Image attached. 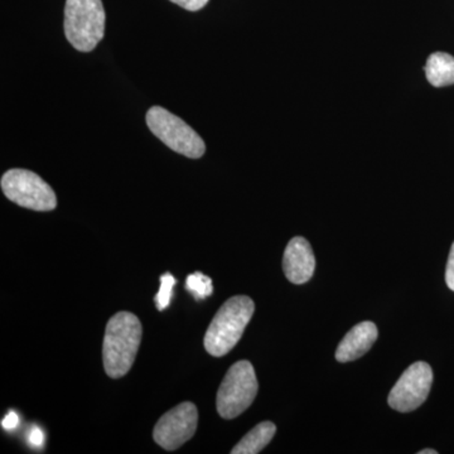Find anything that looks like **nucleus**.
Wrapping results in <instances>:
<instances>
[{"mask_svg":"<svg viewBox=\"0 0 454 454\" xmlns=\"http://www.w3.org/2000/svg\"><path fill=\"white\" fill-rule=\"evenodd\" d=\"M427 80L434 88L454 85V57L446 52L432 53L427 59Z\"/></svg>","mask_w":454,"mask_h":454,"instance_id":"11","label":"nucleus"},{"mask_svg":"<svg viewBox=\"0 0 454 454\" xmlns=\"http://www.w3.org/2000/svg\"><path fill=\"white\" fill-rule=\"evenodd\" d=\"M433 384L432 367L418 361L405 370L391 389L387 403L394 411L409 413L426 402Z\"/></svg>","mask_w":454,"mask_h":454,"instance_id":"7","label":"nucleus"},{"mask_svg":"<svg viewBox=\"0 0 454 454\" xmlns=\"http://www.w3.org/2000/svg\"><path fill=\"white\" fill-rule=\"evenodd\" d=\"M18 423H20V418H18L16 411H9V413L5 415L4 419H3L2 426L3 428L11 430L17 428Z\"/></svg>","mask_w":454,"mask_h":454,"instance_id":"18","label":"nucleus"},{"mask_svg":"<svg viewBox=\"0 0 454 454\" xmlns=\"http://www.w3.org/2000/svg\"><path fill=\"white\" fill-rule=\"evenodd\" d=\"M145 121L152 133L178 154L192 160L205 154L206 146L201 137L181 118L164 107H151L146 113Z\"/></svg>","mask_w":454,"mask_h":454,"instance_id":"5","label":"nucleus"},{"mask_svg":"<svg viewBox=\"0 0 454 454\" xmlns=\"http://www.w3.org/2000/svg\"><path fill=\"white\" fill-rule=\"evenodd\" d=\"M186 288L188 292L192 293L196 300H205L210 297L214 292L212 280L202 273H193L187 278Z\"/></svg>","mask_w":454,"mask_h":454,"instance_id":"13","label":"nucleus"},{"mask_svg":"<svg viewBox=\"0 0 454 454\" xmlns=\"http://www.w3.org/2000/svg\"><path fill=\"white\" fill-rule=\"evenodd\" d=\"M197 424H199L197 406L190 402L182 403L167 411L155 424L154 442L163 450H178L195 435Z\"/></svg>","mask_w":454,"mask_h":454,"instance_id":"8","label":"nucleus"},{"mask_svg":"<svg viewBox=\"0 0 454 454\" xmlns=\"http://www.w3.org/2000/svg\"><path fill=\"white\" fill-rule=\"evenodd\" d=\"M44 434L43 432L37 427L32 428L31 432L28 434V442L32 444L33 447H41L43 444Z\"/></svg>","mask_w":454,"mask_h":454,"instance_id":"17","label":"nucleus"},{"mask_svg":"<svg viewBox=\"0 0 454 454\" xmlns=\"http://www.w3.org/2000/svg\"><path fill=\"white\" fill-rule=\"evenodd\" d=\"M3 193L20 207L52 211L57 206L55 191L40 176L27 169H11L3 175Z\"/></svg>","mask_w":454,"mask_h":454,"instance_id":"6","label":"nucleus"},{"mask_svg":"<svg viewBox=\"0 0 454 454\" xmlns=\"http://www.w3.org/2000/svg\"><path fill=\"white\" fill-rule=\"evenodd\" d=\"M255 310L252 298L235 295L217 310L207 333L205 334V348L211 356L223 357L238 345L245 328Z\"/></svg>","mask_w":454,"mask_h":454,"instance_id":"2","label":"nucleus"},{"mask_svg":"<svg viewBox=\"0 0 454 454\" xmlns=\"http://www.w3.org/2000/svg\"><path fill=\"white\" fill-rule=\"evenodd\" d=\"M106 20L101 0H66V38L80 52H91L103 40Z\"/></svg>","mask_w":454,"mask_h":454,"instance_id":"3","label":"nucleus"},{"mask_svg":"<svg viewBox=\"0 0 454 454\" xmlns=\"http://www.w3.org/2000/svg\"><path fill=\"white\" fill-rule=\"evenodd\" d=\"M176 286V279L172 274L166 273L160 277V288L155 295V304L160 310L166 309L172 300L173 286Z\"/></svg>","mask_w":454,"mask_h":454,"instance_id":"14","label":"nucleus"},{"mask_svg":"<svg viewBox=\"0 0 454 454\" xmlns=\"http://www.w3.org/2000/svg\"><path fill=\"white\" fill-rule=\"evenodd\" d=\"M446 283L448 288L454 292V243L450 247V256H448L446 268Z\"/></svg>","mask_w":454,"mask_h":454,"instance_id":"16","label":"nucleus"},{"mask_svg":"<svg viewBox=\"0 0 454 454\" xmlns=\"http://www.w3.org/2000/svg\"><path fill=\"white\" fill-rule=\"evenodd\" d=\"M255 370L249 361L243 360L230 367L217 391L216 408L223 419H234L243 414L258 394Z\"/></svg>","mask_w":454,"mask_h":454,"instance_id":"4","label":"nucleus"},{"mask_svg":"<svg viewBox=\"0 0 454 454\" xmlns=\"http://www.w3.org/2000/svg\"><path fill=\"white\" fill-rule=\"evenodd\" d=\"M276 424L262 422L250 430L231 450L232 454H258L270 443L276 435Z\"/></svg>","mask_w":454,"mask_h":454,"instance_id":"12","label":"nucleus"},{"mask_svg":"<svg viewBox=\"0 0 454 454\" xmlns=\"http://www.w3.org/2000/svg\"><path fill=\"white\" fill-rule=\"evenodd\" d=\"M316 258L312 247L301 236L293 238L286 245L283 256V270L293 284H304L313 277Z\"/></svg>","mask_w":454,"mask_h":454,"instance_id":"9","label":"nucleus"},{"mask_svg":"<svg viewBox=\"0 0 454 454\" xmlns=\"http://www.w3.org/2000/svg\"><path fill=\"white\" fill-rule=\"evenodd\" d=\"M437 450H429V448H427V450H419L418 454H437Z\"/></svg>","mask_w":454,"mask_h":454,"instance_id":"19","label":"nucleus"},{"mask_svg":"<svg viewBox=\"0 0 454 454\" xmlns=\"http://www.w3.org/2000/svg\"><path fill=\"white\" fill-rule=\"evenodd\" d=\"M142 334V324L133 313L119 312L110 318L103 345L104 370L107 376L121 379L130 372Z\"/></svg>","mask_w":454,"mask_h":454,"instance_id":"1","label":"nucleus"},{"mask_svg":"<svg viewBox=\"0 0 454 454\" xmlns=\"http://www.w3.org/2000/svg\"><path fill=\"white\" fill-rule=\"evenodd\" d=\"M378 336V327L372 322L365 321L355 325L340 340L336 360L339 363H349L364 356L372 348Z\"/></svg>","mask_w":454,"mask_h":454,"instance_id":"10","label":"nucleus"},{"mask_svg":"<svg viewBox=\"0 0 454 454\" xmlns=\"http://www.w3.org/2000/svg\"><path fill=\"white\" fill-rule=\"evenodd\" d=\"M170 2L175 3L179 7L187 9V11L197 12L205 7L208 0H170Z\"/></svg>","mask_w":454,"mask_h":454,"instance_id":"15","label":"nucleus"}]
</instances>
